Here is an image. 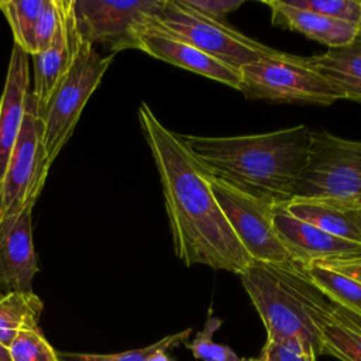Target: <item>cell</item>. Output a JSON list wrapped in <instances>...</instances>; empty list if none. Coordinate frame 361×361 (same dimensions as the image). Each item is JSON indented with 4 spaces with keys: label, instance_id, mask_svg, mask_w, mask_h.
<instances>
[{
    "label": "cell",
    "instance_id": "cell-3",
    "mask_svg": "<svg viewBox=\"0 0 361 361\" xmlns=\"http://www.w3.org/2000/svg\"><path fill=\"white\" fill-rule=\"evenodd\" d=\"M240 279L264 323L267 340L314 357L322 355L316 313L329 300L299 264L251 261Z\"/></svg>",
    "mask_w": 361,
    "mask_h": 361
},
{
    "label": "cell",
    "instance_id": "cell-10",
    "mask_svg": "<svg viewBox=\"0 0 361 361\" xmlns=\"http://www.w3.org/2000/svg\"><path fill=\"white\" fill-rule=\"evenodd\" d=\"M41 118L30 92L25 116L16 145L0 182V216L20 210L28 199H37L47 172L41 144Z\"/></svg>",
    "mask_w": 361,
    "mask_h": 361
},
{
    "label": "cell",
    "instance_id": "cell-30",
    "mask_svg": "<svg viewBox=\"0 0 361 361\" xmlns=\"http://www.w3.org/2000/svg\"><path fill=\"white\" fill-rule=\"evenodd\" d=\"M0 361H13L8 348L4 347L3 344H0Z\"/></svg>",
    "mask_w": 361,
    "mask_h": 361
},
{
    "label": "cell",
    "instance_id": "cell-16",
    "mask_svg": "<svg viewBox=\"0 0 361 361\" xmlns=\"http://www.w3.org/2000/svg\"><path fill=\"white\" fill-rule=\"evenodd\" d=\"M293 217L313 224L327 234L361 245V206L324 197H292L283 203Z\"/></svg>",
    "mask_w": 361,
    "mask_h": 361
},
{
    "label": "cell",
    "instance_id": "cell-14",
    "mask_svg": "<svg viewBox=\"0 0 361 361\" xmlns=\"http://www.w3.org/2000/svg\"><path fill=\"white\" fill-rule=\"evenodd\" d=\"M274 227L290 261L300 265L361 251V245L337 238L293 217L285 210L283 203L274 207Z\"/></svg>",
    "mask_w": 361,
    "mask_h": 361
},
{
    "label": "cell",
    "instance_id": "cell-18",
    "mask_svg": "<svg viewBox=\"0 0 361 361\" xmlns=\"http://www.w3.org/2000/svg\"><path fill=\"white\" fill-rule=\"evenodd\" d=\"M340 99L361 103V31L345 45L306 58Z\"/></svg>",
    "mask_w": 361,
    "mask_h": 361
},
{
    "label": "cell",
    "instance_id": "cell-12",
    "mask_svg": "<svg viewBox=\"0 0 361 361\" xmlns=\"http://www.w3.org/2000/svg\"><path fill=\"white\" fill-rule=\"evenodd\" d=\"M137 49L178 68L227 85L235 90L240 87L241 73L238 71L219 62L200 49L157 30L148 23L138 32Z\"/></svg>",
    "mask_w": 361,
    "mask_h": 361
},
{
    "label": "cell",
    "instance_id": "cell-26",
    "mask_svg": "<svg viewBox=\"0 0 361 361\" xmlns=\"http://www.w3.org/2000/svg\"><path fill=\"white\" fill-rule=\"evenodd\" d=\"M161 340L138 350H130L117 354H86V353H62L56 351L58 361H148L159 348Z\"/></svg>",
    "mask_w": 361,
    "mask_h": 361
},
{
    "label": "cell",
    "instance_id": "cell-9",
    "mask_svg": "<svg viewBox=\"0 0 361 361\" xmlns=\"http://www.w3.org/2000/svg\"><path fill=\"white\" fill-rule=\"evenodd\" d=\"M165 0H72L80 38L111 51L137 49L140 30L162 7Z\"/></svg>",
    "mask_w": 361,
    "mask_h": 361
},
{
    "label": "cell",
    "instance_id": "cell-28",
    "mask_svg": "<svg viewBox=\"0 0 361 361\" xmlns=\"http://www.w3.org/2000/svg\"><path fill=\"white\" fill-rule=\"evenodd\" d=\"M248 361H316V357L267 340L261 353L255 358H248Z\"/></svg>",
    "mask_w": 361,
    "mask_h": 361
},
{
    "label": "cell",
    "instance_id": "cell-7",
    "mask_svg": "<svg viewBox=\"0 0 361 361\" xmlns=\"http://www.w3.org/2000/svg\"><path fill=\"white\" fill-rule=\"evenodd\" d=\"M240 73L238 90L250 100L319 106L340 100L336 90L302 56L275 51L244 66Z\"/></svg>",
    "mask_w": 361,
    "mask_h": 361
},
{
    "label": "cell",
    "instance_id": "cell-2",
    "mask_svg": "<svg viewBox=\"0 0 361 361\" xmlns=\"http://www.w3.org/2000/svg\"><path fill=\"white\" fill-rule=\"evenodd\" d=\"M179 137L214 179L252 197L282 204L292 199L306 164L312 130L298 124L254 135Z\"/></svg>",
    "mask_w": 361,
    "mask_h": 361
},
{
    "label": "cell",
    "instance_id": "cell-6",
    "mask_svg": "<svg viewBox=\"0 0 361 361\" xmlns=\"http://www.w3.org/2000/svg\"><path fill=\"white\" fill-rule=\"evenodd\" d=\"M292 197L338 199L361 206V141L313 131Z\"/></svg>",
    "mask_w": 361,
    "mask_h": 361
},
{
    "label": "cell",
    "instance_id": "cell-24",
    "mask_svg": "<svg viewBox=\"0 0 361 361\" xmlns=\"http://www.w3.org/2000/svg\"><path fill=\"white\" fill-rule=\"evenodd\" d=\"M13 361H58L56 351L39 329L21 331L8 347Z\"/></svg>",
    "mask_w": 361,
    "mask_h": 361
},
{
    "label": "cell",
    "instance_id": "cell-27",
    "mask_svg": "<svg viewBox=\"0 0 361 361\" xmlns=\"http://www.w3.org/2000/svg\"><path fill=\"white\" fill-rule=\"evenodd\" d=\"M188 8L219 23L244 4V0H180Z\"/></svg>",
    "mask_w": 361,
    "mask_h": 361
},
{
    "label": "cell",
    "instance_id": "cell-1",
    "mask_svg": "<svg viewBox=\"0 0 361 361\" xmlns=\"http://www.w3.org/2000/svg\"><path fill=\"white\" fill-rule=\"evenodd\" d=\"M138 120L159 173L176 257L186 267L203 264L240 275L252 259L213 195L212 175L144 102Z\"/></svg>",
    "mask_w": 361,
    "mask_h": 361
},
{
    "label": "cell",
    "instance_id": "cell-29",
    "mask_svg": "<svg viewBox=\"0 0 361 361\" xmlns=\"http://www.w3.org/2000/svg\"><path fill=\"white\" fill-rule=\"evenodd\" d=\"M314 264H319L324 268L337 271V272L347 275L361 283V251L337 255V257L327 258V259H323V261H319Z\"/></svg>",
    "mask_w": 361,
    "mask_h": 361
},
{
    "label": "cell",
    "instance_id": "cell-13",
    "mask_svg": "<svg viewBox=\"0 0 361 361\" xmlns=\"http://www.w3.org/2000/svg\"><path fill=\"white\" fill-rule=\"evenodd\" d=\"M80 42L82 38L75 24L72 0H65L62 21L52 42L47 49L31 56L34 65V87L31 94L37 103L38 113L45 107L49 97L65 78Z\"/></svg>",
    "mask_w": 361,
    "mask_h": 361
},
{
    "label": "cell",
    "instance_id": "cell-4",
    "mask_svg": "<svg viewBox=\"0 0 361 361\" xmlns=\"http://www.w3.org/2000/svg\"><path fill=\"white\" fill-rule=\"evenodd\" d=\"M111 62L113 56H102L94 47L82 39L69 71L45 107L38 113L42 127L41 144L47 173L72 135L85 104L99 86Z\"/></svg>",
    "mask_w": 361,
    "mask_h": 361
},
{
    "label": "cell",
    "instance_id": "cell-21",
    "mask_svg": "<svg viewBox=\"0 0 361 361\" xmlns=\"http://www.w3.org/2000/svg\"><path fill=\"white\" fill-rule=\"evenodd\" d=\"M300 267L306 276L310 279V282L326 296L329 302L350 314L361 317L360 282L314 262Z\"/></svg>",
    "mask_w": 361,
    "mask_h": 361
},
{
    "label": "cell",
    "instance_id": "cell-25",
    "mask_svg": "<svg viewBox=\"0 0 361 361\" xmlns=\"http://www.w3.org/2000/svg\"><path fill=\"white\" fill-rule=\"evenodd\" d=\"M289 6L361 25V0H295Z\"/></svg>",
    "mask_w": 361,
    "mask_h": 361
},
{
    "label": "cell",
    "instance_id": "cell-23",
    "mask_svg": "<svg viewBox=\"0 0 361 361\" xmlns=\"http://www.w3.org/2000/svg\"><path fill=\"white\" fill-rule=\"evenodd\" d=\"M221 320L216 316H209L204 327L195 336L192 341H186L185 345L192 351L196 360L202 361H248V358H241L231 347L216 343L213 334L220 329Z\"/></svg>",
    "mask_w": 361,
    "mask_h": 361
},
{
    "label": "cell",
    "instance_id": "cell-22",
    "mask_svg": "<svg viewBox=\"0 0 361 361\" xmlns=\"http://www.w3.org/2000/svg\"><path fill=\"white\" fill-rule=\"evenodd\" d=\"M45 1L47 0H0V11L8 21L14 45L30 56L37 54L35 32Z\"/></svg>",
    "mask_w": 361,
    "mask_h": 361
},
{
    "label": "cell",
    "instance_id": "cell-5",
    "mask_svg": "<svg viewBox=\"0 0 361 361\" xmlns=\"http://www.w3.org/2000/svg\"><path fill=\"white\" fill-rule=\"evenodd\" d=\"M148 24L238 72L276 51L224 23L210 20L188 8L180 0H165Z\"/></svg>",
    "mask_w": 361,
    "mask_h": 361
},
{
    "label": "cell",
    "instance_id": "cell-31",
    "mask_svg": "<svg viewBox=\"0 0 361 361\" xmlns=\"http://www.w3.org/2000/svg\"><path fill=\"white\" fill-rule=\"evenodd\" d=\"M341 310H343V309H341ZM345 314H347V316H348V317H350V319H351V320H353L355 324H358V326L361 327V317H358V316H354V314H350V313H347V312H345Z\"/></svg>",
    "mask_w": 361,
    "mask_h": 361
},
{
    "label": "cell",
    "instance_id": "cell-19",
    "mask_svg": "<svg viewBox=\"0 0 361 361\" xmlns=\"http://www.w3.org/2000/svg\"><path fill=\"white\" fill-rule=\"evenodd\" d=\"M320 354L340 361H361V327L344 310L327 302L316 313Z\"/></svg>",
    "mask_w": 361,
    "mask_h": 361
},
{
    "label": "cell",
    "instance_id": "cell-8",
    "mask_svg": "<svg viewBox=\"0 0 361 361\" xmlns=\"http://www.w3.org/2000/svg\"><path fill=\"white\" fill-rule=\"evenodd\" d=\"M210 186L227 223L252 261L271 265L292 262L274 227V203L245 195L213 176Z\"/></svg>",
    "mask_w": 361,
    "mask_h": 361
},
{
    "label": "cell",
    "instance_id": "cell-17",
    "mask_svg": "<svg viewBox=\"0 0 361 361\" xmlns=\"http://www.w3.org/2000/svg\"><path fill=\"white\" fill-rule=\"evenodd\" d=\"M271 8L274 25L296 31L305 37L336 48L353 41L361 31V25L320 16L313 11L289 6L282 0L264 1Z\"/></svg>",
    "mask_w": 361,
    "mask_h": 361
},
{
    "label": "cell",
    "instance_id": "cell-20",
    "mask_svg": "<svg viewBox=\"0 0 361 361\" xmlns=\"http://www.w3.org/2000/svg\"><path fill=\"white\" fill-rule=\"evenodd\" d=\"M42 310L44 303L34 292L0 296V344L8 348L21 331L38 329Z\"/></svg>",
    "mask_w": 361,
    "mask_h": 361
},
{
    "label": "cell",
    "instance_id": "cell-15",
    "mask_svg": "<svg viewBox=\"0 0 361 361\" xmlns=\"http://www.w3.org/2000/svg\"><path fill=\"white\" fill-rule=\"evenodd\" d=\"M30 55L13 45L0 97V182L23 127L30 94Z\"/></svg>",
    "mask_w": 361,
    "mask_h": 361
},
{
    "label": "cell",
    "instance_id": "cell-11",
    "mask_svg": "<svg viewBox=\"0 0 361 361\" xmlns=\"http://www.w3.org/2000/svg\"><path fill=\"white\" fill-rule=\"evenodd\" d=\"M37 199L10 214L0 216V296L32 292L38 258L32 240V209Z\"/></svg>",
    "mask_w": 361,
    "mask_h": 361
}]
</instances>
